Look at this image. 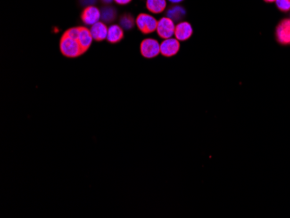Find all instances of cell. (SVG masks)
Returning a JSON list of instances; mask_svg holds the SVG:
<instances>
[{
    "instance_id": "19",
    "label": "cell",
    "mask_w": 290,
    "mask_h": 218,
    "mask_svg": "<svg viewBox=\"0 0 290 218\" xmlns=\"http://www.w3.org/2000/svg\"><path fill=\"white\" fill-rule=\"evenodd\" d=\"M131 1L132 0H114V2H116L117 4H121V5L129 4Z\"/></svg>"
},
{
    "instance_id": "3",
    "label": "cell",
    "mask_w": 290,
    "mask_h": 218,
    "mask_svg": "<svg viewBox=\"0 0 290 218\" xmlns=\"http://www.w3.org/2000/svg\"><path fill=\"white\" fill-rule=\"evenodd\" d=\"M140 52L145 59H154L160 54V44L154 38H145L140 45Z\"/></svg>"
},
{
    "instance_id": "13",
    "label": "cell",
    "mask_w": 290,
    "mask_h": 218,
    "mask_svg": "<svg viewBox=\"0 0 290 218\" xmlns=\"http://www.w3.org/2000/svg\"><path fill=\"white\" fill-rule=\"evenodd\" d=\"M186 15V11L183 6L180 5H175L172 7H169L167 11V17L172 19L174 22H179L184 19Z\"/></svg>"
},
{
    "instance_id": "14",
    "label": "cell",
    "mask_w": 290,
    "mask_h": 218,
    "mask_svg": "<svg viewBox=\"0 0 290 218\" xmlns=\"http://www.w3.org/2000/svg\"><path fill=\"white\" fill-rule=\"evenodd\" d=\"M118 11L113 6H104L101 9V20L105 24H110L117 18Z\"/></svg>"
},
{
    "instance_id": "11",
    "label": "cell",
    "mask_w": 290,
    "mask_h": 218,
    "mask_svg": "<svg viewBox=\"0 0 290 218\" xmlns=\"http://www.w3.org/2000/svg\"><path fill=\"white\" fill-rule=\"evenodd\" d=\"M124 30L121 26L118 25H112L108 28L107 41L110 44H118L124 38Z\"/></svg>"
},
{
    "instance_id": "15",
    "label": "cell",
    "mask_w": 290,
    "mask_h": 218,
    "mask_svg": "<svg viewBox=\"0 0 290 218\" xmlns=\"http://www.w3.org/2000/svg\"><path fill=\"white\" fill-rule=\"evenodd\" d=\"M135 24H136V20L134 19L131 14H129V13L123 14L119 19V26H121L123 29L126 31L133 29Z\"/></svg>"
},
{
    "instance_id": "6",
    "label": "cell",
    "mask_w": 290,
    "mask_h": 218,
    "mask_svg": "<svg viewBox=\"0 0 290 218\" xmlns=\"http://www.w3.org/2000/svg\"><path fill=\"white\" fill-rule=\"evenodd\" d=\"M180 47V41L177 40L176 37L163 39L160 44V54L166 58H171L179 52Z\"/></svg>"
},
{
    "instance_id": "9",
    "label": "cell",
    "mask_w": 290,
    "mask_h": 218,
    "mask_svg": "<svg viewBox=\"0 0 290 218\" xmlns=\"http://www.w3.org/2000/svg\"><path fill=\"white\" fill-rule=\"evenodd\" d=\"M94 39L92 37L91 31L89 30L88 28L84 27V26H79V34H78L77 41H78L79 45L81 46L84 53L88 51L89 48L92 45V41Z\"/></svg>"
},
{
    "instance_id": "20",
    "label": "cell",
    "mask_w": 290,
    "mask_h": 218,
    "mask_svg": "<svg viewBox=\"0 0 290 218\" xmlns=\"http://www.w3.org/2000/svg\"><path fill=\"white\" fill-rule=\"evenodd\" d=\"M100 1H101L103 4H111V3H112L114 0H100Z\"/></svg>"
},
{
    "instance_id": "18",
    "label": "cell",
    "mask_w": 290,
    "mask_h": 218,
    "mask_svg": "<svg viewBox=\"0 0 290 218\" xmlns=\"http://www.w3.org/2000/svg\"><path fill=\"white\" fill-rule=\"evenodd\" d=\"M79 4L83 6V7H88V6H92L94 4L97 3V0H78Z\"/></svg>"
},
{
    "instance_id": "12",
    "label": "cell",
    "mask_w": 290,
    "mask_h": 218,
    "mask_svg": "<svg viewBox=\"0 0 290 218\" xmlns=\"http://www.w3.org/2000/svg\"><path fill=\"white\" fill-rule=\"evenodd\" d=\"M167 2L166 0H146V7L148 11L153 14H159L164 11Z\"/></svg>"
},
{
    "instance_id": "7",
    "label": "cell",
    "mask_w": 290,
    "mask_h": 218,
    "mask_svg": "<svg viewBox=\"0 0 290 218\" xmlns=\"http://www.w3.org/2000/svg\"><path fill=\"white\" fill-rule=\"evenodd\" d=\"M81 19L86 26H93L101 19V11L94 5L85 7L82 11Z\"/></svg>"
},
{
    "instance_id": "4",
    "label": "cell",
    "mask_w": 290,
    "mask_h": 218,
    "mask_svg": "<svg viewBox=\"0 0 290 218\" xmlns=\"http://www.w3.org/2000/svg\"><path fill=\"white\" fill-rule=\"evenodd\" d=\"M175 29H176L175 22L168 17H163L158 20L157 32L158 36L163 39L172 37L175 34Z\"/></svg>"
},
{
    "instance_id": "5",
    "label": "cell",
    "mask_w": 290,
    "mask_h": 218,
    "mask_svg": "<svg viewBox=\"0 0 290 218\" xmlns=\"http://www.w3.org/2000/svg\"><path fill=\"white\" fill-rule=\"evenodd\" d=\"M276 38L280 45H290V19H284L277 25Z\"/></svg>"
},
{
    "instance_id": "16",
    "label": "cell",
    "mask_w": 290,
    "mask_h": 218,
    "mask_svg": "<svg viewBox=\"0 0 290 218\" xmlns=\"http://www.w3.org/2000/svg\"><path fill=\"white\" fill-rule=\"evenodd\" d=\"M275 3L280 11L283 12H289L290 11V0H276Z\"/></svg>"
},
{
    "instance_id": "8",
    "label": "cell",
    "mask_w": 290,
    "mask_h": 218,
    "mask_svg": "<svg viewBox=\"0 0 290 218\" xmlns=\"http://www.w3.org/2000/svg\"><path fill=\"white\" fill-rule=\"evenodd\" d=\"M193 34V27L189 22H179L176 26L174 36L177 40L183 42L191 38Z\"/></svg>"
},
{
    "instance_id": "10",
    "label": "cell",
    "mask_w": 290,
    "mask_h": 218,
    "mask_svg": "<svg viewBox=\"0 0 290 218\" xmlns=\"http://www.w3.org/2000/svg\"><path fill=\"white\" fill-rule=\"evenodd\" d=\"M108 28L109 27H107L105 23L98 21V22L94 24L90 29L93 39L97 41V42H101V41L106 39L107 35H108Z\"/></svg>"
},
{
    "instance_id": "21",
    "label": "cell",
    "mask_w": 290,
    "mask_h": 218,
    "mask_svg": "<svg viewBox=\"0 0 290 218\" xmlns=\"http://www.w3.org/2000/svg\"><path fill=\"white\" fill-rule=\"evenodd\" d=\"M169 1L172 4H179L181 2H183L184 0H169Z\"/></svg>"
},
{
    "instance_id": "2",
    "label": "cell",
    "mask_w": 290,
    "mask_h": 218,
    "mask_svg": "<svg viewBox=\"0 0 290 218\" xmlns=\"http://www.w3.org/2000/svg\"><path fill=\"white\" fill-rule=\"evenodd\" d=\"M158 21L154 17L147 13H141L136 19V25L143 34H150L157 31Z\"/></svg>"
},
{
    "instance_id": "22",
    "label": "cell",
    "mask_w": 290,
    "mask_h": 218,
    "mask_svg": "<svg viewBox=\"0 0 290 218\" xmlns=\"http://www.w3.org/2000/svg\"><path fill=\"white\" fill-rule=\"evenodd\" d=\"M266 3H274V2H276V0H264Z\"/></svg>"
},
{
    "instance_id": "1",
    "label": "cell",
    "mask_w": 290,
    "mask_h": 218,
    "mask_svg": "<svg viewBox=\"0 0 290 218\" xmlns=\"http://www.w3.org/2000/svg\"><path fill=\"white\" fill-rule=\"evenodd\" d=\"M60 52L66 58L75 59L84 54L81 46L77 39L63 35L60 39Z\"/></svg>"
},
{
    "instance_id": "17",
    "label": "cell",
    "mask_w": 290,
    "mask_h": 218,
    "mask_svg": "<svg viewBox=\"0 0 290 218\" xmlns=\"http://www.w3.org/2000/svg\"><path fill=\"white\" fill-rule=\"evenodd\" d=\"M78 34H79V27H72V28L68 29V30L64 33V35H65L67 37L74 38V39H77V40Z\"/></svg>"
}]
</instances>
